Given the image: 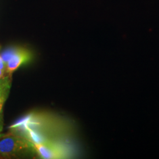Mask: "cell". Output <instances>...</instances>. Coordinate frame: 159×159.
Segmentation results:
<instances>
[{
	"label": "cell",
	"mask_w": 159,
	"mask_h": 159,
	"mask_svg": "<svg viewBox=\"0 0 159 159\" xmlns=\"http://www.w3.org/2000/svg\"><path fill=\"white\" fill-rule=\"evenodd\" d=\"M10 128L31 143L57 141L56 137L64 136L68 131L63 121L54 116L41 112L30 113Z\"/></svg>",
	"instance_id": "obj_1"
},
{
	"label": "cell",
	"mask_w": 159,
	"mask_h": 159,
	"mask_svg": "<svg viewBox=\"0 0 159 159\" xmlns=\"http://www.w3.org/2000/svg\"><path fill=\"white\" fill-rule=\"evenodd\" d=\"M33 150V144L17 133L6 134L0 140V155L2 157L21 156L31 153Z\"/></svg>",
	"instance_id": "obj_2"
},
{
	"label": "cell",
	"mask_w": 159,
	"mask_h": 159,
	"mask_svg": "<svg viewBox=\"0 0 159 159\" xmlns=\"http://www.w3.org/2000/svg\"><path fill=\"white\" fill-rule=\"evenodd\" d=\"M32 144L35 152L42 159H68L71 156L68 148L58 141Z\"/></svg>",
	"instance_id": "obj_3"
},
{
	"label": "cell",
	"mask_w": 159,
	"mask_h": 159,
	"mask_svg": "<svg viewBox=\"0 0 159 159\" xmlns=\"http://www.w3.org/2000/svg\"><path fill=\"white\" fill-rule=\"evenodd\" d=\"M33 57V53L29 49L16 46V50L11 59L6 64V71L11 75L22 64L30 61Z\"/></svg>",
	"instance_id": "obj_4"
},
{
	"label": "cell",
	"mask_w": 159,
	"mask_h": 159,
	"mask_svg": "<svg viewBox=\"0 0 159 159\" xmlns=\"http://www.w3.org/2000/svg\"><path fill=\"white\" fill-rule=\"evenodd\" d=\"M11 86V75L0 79V119H2V111L7 99Z\"/></svg>",
	"instance_id": "obj_5"
},
{
	"label": "cell",
	"mask_w": 159,
	"mask_h": 159,
	"mask_svg": "<svg viewBox=\"0 0 159 159\" xmlns=\"http://www.w3.org/2000/svg\"><path fill=\"white\" fill-rule=\"evenodd\" d=\"M6 68V64L2 60V57L0 56V70H5Z\"/></svg>",
	"instance_id": "obj_6"
},
{
	"label": "cell",
	"mask_w": 159,
	"mask_h": 159,
	"mask_svg": "<svg viewBox=\"0 0 159 159\" xmlns=\"http://www.w3.org/2000/svg\"><path fill=\"white\" fill-rule=\"evenodd\" d=\"M4 72H5V70H0V79L3 77L4 74Z\"/></svg>",
	"instance_id": "obj_7"
},
{
	"label": "cell",
	"mask_w": 159,
	"mask_h": 159,
	"mask_svg": "<svg viewBox=\"0 0 159 159\" xmlns=\"http://www.w3.org/2000/svg\"><path fill=\"white\" fill-rule=\"evenodd\" d=\"M2 127H3L2 121V119H0V132L2 130Z\"/></svg>",
	"instance_id": "obj_8"
},
{
	"label": "cell",
	"mask_w": 159,
	"mask_h": 159,
	"mask_svg": "<svg viewBox=\"0 0 159 159\" xmlns=\"http://www.w3.org/2000/svg\"><path fill=\"white\" fill-rule=\"evenodd\" d=\"M1 158H2V156L0 155V159H1Z\"/></svg>",
	"instance_id": "obj_9"
},
{
	"label": "cell",
	"mask_w": 159,
	"mask_h": 159,
	"mask_svg": "<svg viewBox=\"0 0 159 159\" xmlns=\"http://www.w3.org/2000/svg\"><path fill=\"white\" fill-rule=\"evenodd\" d=\"M0 48H1V47H0Z\"/></svg>",
	"instance_id": "obj_10"
}]
</instances>
